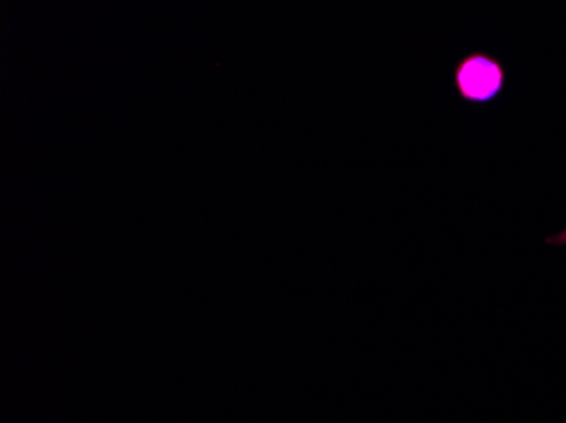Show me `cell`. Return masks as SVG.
<instances>
[{
	"label": "cell",
	"instance_id": "1",
	"mask_svg": "<svg viewBox=\"0 0 566 423\" xmlns=\"http://www.w3.org/2000/svg\"><path fill=\"white\" fill-rule=\"evenodd\" d=\"M507 84L504 63L495 56L472 51L458 60L453 70V85L461 102L486 105L501 97Z\"/></svg>",
	"mask_w": 566,
	"mask_h": 423
},
{
	"label": "cell",
	"instance_id": "2",
	"mask_svg": "<svg viewBox=\"0 0 566 423\" xmlns=\"http://www.w3.org/2000/svg\"><path fill=\"white\" fill-rule=\"evenodd\" d=\"M546 244H549V246H566V229L565 231L558 232V234L548 237V240H546Z\"/></svg>",
	"mask_w": 566,
	"mask_h": 423
}]
</instances>
